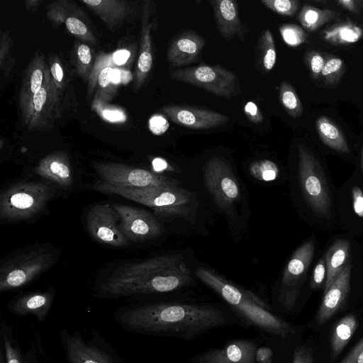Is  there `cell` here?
Returning <instances> with one entry per match:
<instances>
[{"mask_svg":"<svg viewBox=\"0 0 363 363\" xmlns=\"http://www.w3.org/2000/svg\"><path fill=\"white\" fill-rule=\"evenodd\" d=\"M113 317L130 333L195 340L240 322L225 305L185 301L139 302L116 308Z\"/></svg>","mask_w":363,"mask_h":363,"instance_id":"6da1fadb","label":"cell"},{"mask_svg":"<svg viewBox=\"0 0 363 363\" xmlns=\"http://www.w3.org/2000/svg\"><path fill=\"white\" fill-rule=\"evenodd\" d=\"M191 270L181 255H166L123 264L95 285L94 296L119 298L166 294L188 286Z\"/></svg>","mask_w":363,"mask_h":363,"instance_id":"7a4b0ae2","label":"cell"},{"mask_svg":"<svg viewBox=\"0 0 363 363\" xmlns=\"http://www.w3.org/2000/svg\"><path fill=\"white\" fill-rule=\"evenodd\" d=\"M196 275L223 300L240 326L255 330L263 342L274 348L297 334L295 325L277 315L271 305L254 293L205 267L198 268Z\"/></svg>","mask_w":363,"mask_h":363,"instance_id":"3957f363","label":"cell"},{"mask_svg":"<svg viewBox=\"0 0 363 363\" xmlns=\"http://www.w3.org/2000/svg\"><path fill=\"white\" fill-rule=\"evenodd\" d=\"M296 186L302 212L308 223L322 230L338 228L335 195L336 187L329 171L312 150L298 143Z\"/></svg>","mask_w":363,"mask_h":363,"instance_id":"277c9868","label":"cell"},{"mask_svg":"<svg viewBox=\"0 0 363 363\" xmlns=\"http://www.w3.org/2000/svg\"><path fill=\"white\" fill-rule=\"evenodd\" d=\"M60 250L49 243H35L17 249L1 261L0 292L23 288L51 269Z\"/></svg>","mask_w":363,"mask_h":363,"instance_id":"5b68a950","label":"cell"},{"mask_svg":"<svg viewBox=\"0 0 363 363\" xmlns=\"http://www.w3.org/2000/svg\"><path fill=\"white\" fill-rule=\"evenodd\" d=\"M54 194L50 182H18L3 190L0 195L1 222H21L43 212Z\"/></svg>","mask_w":363,"mask_h":363,"instance_id":"8992f818","label":"cell"},{"mask_svg":"<svg viewBox=\"0 0 363 363\" xmlns=\"http://www.w3.org/2000/svg\"><path fill=\"white\" fill-rule=\"evenodd\" d=\"M94 189L100 192L121 196L168 216L187 214L192 201L191 191L177 186L139 188L97 182Z\"/></svg>","mask_w":363,"mask_h":363,"instance_id":"52a82bcc","label":"cell"},{"mask_svg":"<svg viewBox=\"0 0 363 363\" xmlns=\"http://www.w3.org/2000/svg\"><path fill=\"white\" fill-rule=\"evenodd\" d=\"M316 245L315 236L309 237L288 261L274 298V302L281 311L291 313L295 309L313 260Z\"/></svg>","mask_w":363,"mask_h":363,"instance_id":"ba28073f","label":"cell"},{"mask_svg":"<svg viewBox=\"0 0 363 363\" xmlns=\"http://www.w3.org/2000/svg\"><path fill=\"white\" fill-rule=\"evenodd\" d=\"M337 226L350 237L363 236V177L359 169L335 189Z\"/></svg>","mask_w":363,"mask_h":363,"instance_id":"9c48e42d","label":"cell"},{"mask_svg":"<svg viewBox=\"0 0 363 363\" xmlns=\"http://www.w3.org/2000/svg\"><path fill=\"white\" fill-rule=\"evenodd\" d=\"M60 337L68 363H123L115 349L94 330L88 340L67 328L62 330Z\"/></svg>","mask_w":363,"mask_h":363,"instance_id":"30bf717a","label":"cell"},{"mask_svg":"<svg viewBox=\"0 0 363 363\" xmlns=\"http://www.w3.org/2000/svg\"><path fill=\"white\" fill-rule=\"evenodd\" d=\"M172 79L202 88L208 92L225 98L237 93L238 77L235 73L216 65L200 64L197 66L178 69L171 72Z\"/></svg>","mask_w":363,"mask_h":363,"instance_id":"8fae6325","label":"cell"},{"mask_svg":"<svg viewBox=\"0 0 363 363\" xmlns=\"http://www.w3.org/2000/svg\"><path fill=\"white\" fill-rule=\"evenodd\" d=\"M206 186L217 206L227 210L240 198L238 184L228 162L220 157H213L204 168Z\"/></svg>","mask_w":363,"mask_h":363,"instance_id":"7c38bea8","label":"cell"},{"mask_svg":"<svg viewBox=\"0 0 363 363\" xmlns=\"http://www.w3.org/2000/svg\"><path fill=\"white\" fill-rule=\"evenodd\" d=\"M98 174L108 184L132 187H163L177 186L174 180L150 171L116 163L95 165Z\"/></svg>","mask_w":363,"mask_h":363,"instance_id":"4fadbf2b","label":"cell"},{"mask_svg":"<svg viewBox=\"0 0 363 363\" xmlns=\"http://www.w3.org/2000/svg\"><path fill=\"white\" fill-rule=\"evenodd\" d=\"M111 206L119 216L120 229L128 240L140 242L151 240L163 233L161 223L146 210L120 203Z\"/></svg>","mask_w":363,"mask_h":363,"instance_id":"5bb4252c","label":"cell"},{"mask_svg":"<svg viewBox=\"0 0 363 363\" xmlns=\"http://www.w3.org/2000/svg\"><path fill=\"white\" fill-rule=\"evenodd\" d=\"M119 223L118 213L108 203L92 206L86 216L91 236L99 242L115 247L125 246L128 241L121 232Z\"/></svg>","mask_w":363,"mask_h":363,"instance_id":"9a60e30c","label":"cell"},{"mask_svg":"<svg viewBox=\"0 0 363 363\" xmlns=\"http://www.w3.org/2000/svg\"><path fill=\"white\" fill-rule=\"evenodd\" d=\"M260 339L240 337L220 347L209 348L190 359V363H256L255 352Z\"/></svg>","mask_w":363,"mask_h":363,"instance_id":"2e32d148","label":"cell"},{"mask_svg":"<svg viewBox=\"0 0 363 363\" xmlns=\"http://www.w3.org/2000/svg\"><path fill=\"white\" fill-rule=\"evenodd\" d=\"M56 296V290L50 287L45 291H28L20 294L10 299L6 307L16 315H33L38 322L47 318Z\"/></svg>","mask_w":363,"mask_h":363,"instance_id":"e0dca14e","label":"cell"},{"mask_svg":"<svg viewBox=\"0 0 363 363\" xmlns=\"http://www.w3.org/2000/svg\"><path fill=\"white\" fill-rule=\"evenodd\" d=\"M164 113L176 124L192 129H210L224 125L228 117L220 113L197 107L172 105Z\"/></svg>","mask_w":363,"mask_h":363,"instance_id":"ac0fdd59","label":"cell"},{"mask_svg":"<svg viewBox=\"0 0 363 363\" xmlns=\"http://www.w3.org/2000/svg\"><path fill=\"white\" fill-rule=\"evenodd\" d=\"M353 262H350L329 287L323 291V296L316 317L317 324H325L342 307L350 290Z\"/></svg>","mask_w":363,"mask_h":363,"instance_id":"d6986e66","label":"cell"},{"mask_svg":"<svg viewBox=\"0 0 363 363\" xmlns=\"http://www.w3.org/2000/svg\"><path fill=\"white\" fill-rule=\"evenodd\" d=\"M205 40L193 31L177 35L167 51V60L173 67H182L196 62L204 45Z\"/></svg>","mask_w":363,"mask_h":363,"instance_id":"ffe728a7","label":"cell"},{"mask_svg":"<svg viewBox=\"0 0 363 363\" xmlns=\"http://www.w3.org/2000/svg\"><path fill=\"white\" fill-rule=\"evenodd\" d=\"M352 238L346 234L336 237L323 253L327 265V279L323 291L329 287L350 262H353L354 246Z\"/></svg>","mask_w":363,"mask_h":363,"instance_id":"44dd1931","label":"cell"},{"mask_svg":"<svg viewBox=\"0 0 363 363\" xmlns=\"http://www.w3.org/2000/svg\"><path fill=\"white\" fill-rule=\"evenodd\" d=\"M212 5L218 30L222 36L230 40L235 35L241 37L242 24L238 6L235 0H213Z\"/></svg>","mask_w":363,"mask_h":363,"instance_id":"7402d4cb","label":"cell"},{"mask_svg":"<svg viewBox=\"0 0 363 363\" xmlns=\"http://www.w3.org/2000/svg\"><path fill=\"white\" fill-rule=\"evenodd\" d=\"M40 177L67 187L72 184L73 176L69 161L62 154L48 156L34 169Z\"/></svg>","mask_w":363,"mask_h":363,"instance_id":"603a6c76","label":"cell"},{"mask_svg":"<svg viewBox=\"0 0 363 363\" xmlns=\"http://www.w3.org/2000/svg\"><path fill=\"white\" fill-rule=\"evenodd\" d=\"M0 343L4 347L6 363H40L36 345L24 351L14 336L13 329L4 321L0 326Z\"/></svg>","mask_w":363,"mask_h":363,"instance_id":"cb8c5ba5","label":"cell"},{"mask_svg":"<svg viewBox=\"0 0 363 363\" xmlns=\"http://www.w3.org/2000/svg\"><path fill=\"white\" fill-rule=\"evenodd\" d=\"M315 127L319 138L327 147L340 154L350 153L351 150L345 135L330 118L320 116L316 120Z\"/></svg>","mask_w":363,"mask_h":363,"instance_id":"d4e9b609","label":"cell"},{"mask_svg":"<svg viewBox=\"0 0 363 363\" xmlns=\"http://www.w3.org/2000/svg\"><path fill=\"white\" fill-rule=\"evenodd\" d=\"M322 36L332 45H349L362 38L363 30L352 22L342 21L326 28L323 30Z\"/></svg>","mask_w":363,"mask_h":363,"instance_id":"484cf974","label":"cell"},{"mask_svg":"<svg viewBox=\"0 0 363 363\" xmlns=\"http://www.w3.org/2000/svg\"><path fill=\"white\" fill-rule=\"evenodd\" d=\"M340 13L328 9H320L310 4H304L301 9L298 20L304 29L312 32L323 25L337 18Z\"/></svg>","mask_w":363,"mask_h":363,"instance_id":"4316f807","label":"cell"},{"mask_svg":"<svg viewBox=\"0 0 363 363\" xmlns=\"http://www.w3.org/2000/svg\"><path fill=\"white\" fill-rule=\"evenodd\" d=\"M357 320L353 314L347 315L335 325L331 336V353L336 357L347 345L357 327Z\"/></svg>","mask_w":363,"mask_h":363,"instance_id":"83f0119b","label":"cell"},{"mask_svg":"<svg viewBox=\"0 0 363 363\" xmlns=\"http://www.w3.org/2000/svg\"><path fill=\"white\" fill-rule=\"evenodd\" d=\"M256 60L262 72L268 73L274 67L277 61V52L274 40L271 31H262L256 48Z\"/></svg>","mask_w":363,"mask_h":363,"instance_id":"f1b7e54d","label":"cell"},{"mask_svg":"<svg viewBox=\"0 0 363 363\" xmlns=\"http://www.w3.org/2000/svg\"><path fill=\"white\" fill-rule=\"evenodd\" d=\"M279 98L287 113L293 118H298L303 113L301 101L294 87L287 82L281 83L279 88Z\"/></svg>","mask_w":363,"mask_h":363,"instance_id":"f546056e","label":"cell"},{"mask_svg":"<svg viewBox=\"0 0 363 363\" xmlns=\"http://www.w3.org/2000/svg\"><path fill=\"white\" fill-rule=\"evenodd\" d=\"M345 70L344 61L335 56L328 55L321 72V77L327 84H336Z\"/></svg>","mask_w":363,"mask_h":363,"instance_id":"4dcf8cb0","label":"cell"},{"mask_svg":"<svg viewBox=\"0 0 363 363\" xmlns=\"http://www.w3.org/2000/svg\"><path fill=\"white\" fill-rule=\"evenodd\" d=\"M279 32L284 43L290 47L299 46L307 39L305 30L296 24H283L279 26Z\"/></svg>","mask_w":363,"mask_h":363,"instance_id":"1f68e13d","label":"cell"},{"mask_svg":"<svg viewBox=\"0 0 363 363\" xmlns=\"http://www.w3.org/2000/svg\"><path fill=\"white\" fill-rule=\"evenodd\" d=\"M261 3L274 12L287 16L294 15L300 6L297 0H262Z\"/></svg>","mask_w":363,"mask_h":363,"instance_id":"d6a6232c","label":"cell"},{"mask_svg":"<svg viewBox=\"0 0 363 363\" xmlns=\"http://www.w3.org/2000/svg\"><path fill=\"white\" fill-rule=\"evenodd\" d=\"M305 62L313 79H318L325 62V57L317 50H309L305 54Z\"/></svg>","mask_w":363,"mask_h":363,"instance_id":"836d02e7","label":"cell"},{"mask_svg":"<svg viewBox=\"0 0 363 363\" xmlns=\"http://www.w3.org/2000/svg\"><path fill=\"white\" fill-rule=\"evenodd\" d=\"M327 279V265L324 254H323L315 263L310 279V288L315 290L324 288Z\"/></svg>","mask_w":363,"mask_h":363,"instance_id":"e575fe53","label":"cell"},{"mask_svg":"<svg viewBox=\"0 0 363 363\" xmlns=\"http://www.w3.org/2000/svg\"><path fill=\"white\" fill-rule=\"evenodd\" d=\"M253 174L264 180H272L276 178L278 167L272 161L264 160L255 163L252 167Z\"/></svg>","mask_w":363,"mask_h":363,"instance_id":"d590c367","label":"cell"},{"mask_svg":"<svg viewBox=\"0 0 363 363\" xmlns=\"http://www.w3.org/2000/svg\"><path fill=\"white\" fill-rule=\"evenodd\" d=\"M275 352L270 345L260 340L255 352L256 363H274Z\"/></svg>","mask_w":363,"mask_h":363,"instance_id":"8d00e7d4","label":"cell"},{"mask_svg":"<svg viewBox=\"0 0 363 363\" xmlns=\"http://www.w3.org/2000/svg\"><path fill=\"white\" fill-rule=\"evenodd\" d=\"M291 363H314L313 351L306 346H298L293 352Z\"/></svg>","mask_w":363,"mask_h":363,"instance_id":"74e56055","label":"cell"},{"mask_svg":"<svg viewBox=\"0 0 363 363\" xmlns=\"http://www.w3.org/2000/svg\"><path fill=\"white\" fill-rule=\"evenodd\" d=\"M169 128V122L162 116L155 115L149 120V128L150 131L156 135H160L166 132Z\"/></svg>","mask_w":363,"mask_h":363,"instance_id":"f35d334b","label":"cell"},{"mask_svg":"<svg viewBox=\"0 0 363 363\" xmlns=\"http://www.w3.org/2000/svg\"><path fill=\"white\" fill-rule=\"evenodd\" d=\"M340 363H363V338L351 350Z\"/></svg>","mask_w":363,"mask_h":363,"instance_id":"ab89813d","label":"cell"},{"mask_svg":"<svg viewBox=\"0 0 363 363\" xmlns=\"http://www.w3.org/2000/svg\"><path fill=\"white\" fill-rule=\"evenodd\" d=\"M244 112L247 119L252 123H260L263 121V115L253 101H248L245 105Z\"/></svg>","mask_w":363,"mask_h":363,"instance_id":"60d3db41","label":"cell"},{"mask_svg":"<svg viewBox=\"0 0 363 363\" xmlns=\"http://www.w3.org/2000/svg\"><path fill=\"white\" fill-rule=\"evenodd\" d=\"M65 24L68 30L73 34L84 35L87 32L85 24L76 18H68L65 21Z\"/></svg>","mask_w":363,"mask_h":363,"instance_id":"b9f144b4","label":"cell"},{"mask_svg":"<svg viewBox=\"0 0 363 363\" xmlns=\"http://www.w3.org/2000/svg\"><path fill=\"white\" fill-rule=\"evenodd\" d=\"M152 65V56L150 51H143L138 59V67L139 70L146 74L151 69Z\"/></svg>","mask_w":363,"mask_h":363,"instance_id":"7bdbcfd3","label":"cell"},{"mask_svg":"<svg viewBox=\"0 0 363 363\" xmlns=\"http://www.w3.org/2000/svg\"><path fill=\"white\" fill-rule=\"evenodd\" d=\"M47 99V91L45 88L41 87L33 94V104L34 109L36 111H41Z\"/></svg>","mask_w":363,"mask_h":363,"instance_id":"ee69618b","label":"cell"},{"mask_svg":"<svg viewBox=\"0 0 363 363\" xmlns=\"http://www.w3.org/2000/svg\"><path fill=\"white\" fill-rule=\"evenodd\" d=\"M43 72L40 69L33 70L30 77V91L34 94L42 86Z\"/></svg>","mask_w":363,"mask_h":363,"instance_id":"f6af8a7d","label":"cell"},{"mask_svg":"<svg viewBox=\"0 0 363 363\" xmlns=\"http://www.w3.org/2000/svg\"><path fill=\"white\" fill-rule=\"evenodd\" d=\"M337 3L343 9L349 11L350 12L354 13H359V4L360 1L355 0H337Z\"/></svg>","mask_w":363,"mask_h":363,"instance_id":"bcb514c9","label":"cell"},{"mask_svg":"<svg viewBox=\"0 0 363 363\" xmlns=\"http://www.w3.org/2000/svg\"><path fill=\"white\" fill-rule=\"evenodd\" d=\"M103 116L106 120L111 122L124 121L125 120V116L123 113L116 110H104Z\"/></svg>","mask_w":363,"mask_h":363,"instance_id":"7dc6e473","label":"cell"},{"mask_svg":"<svg viewBox=\"0 0 363 363\" xmlns=\"http://www.w3.org/2000/svg\"><path fill=\"white\" fill-rule=\"evenodd\" d=\"M77 55L79 60L84 65H87L91 61V52L89 48L86 45H81L77 50Z\"/></svg>","mask_w":363,"mask_h":363,"instance_id":"c3c4849f","label":"cell"},{"mask_svg":"<svg viewBox=\"0 0 363 363\" xmlns=\"http://www.w3.org/2000/svg\"><path fill=\"white\" fill-rule=\"evenodd\" d=\"M111 72V67H106L101 70L99 77V83L101 87H106L110 83Z\"/></svg>","mask_w":363,"mask_h":363,"instance_id":"681fc988","label":"cell"},{"mask_svg":"<svg viewBox=\"0 0 363 363\" xmlns=\"http://www.w3.org/2000/svg\"><path fill=\"white\" fill-rule=\"evenodd\" d=\"M130 56V52L126 50H120L113 54V60L118 65L126 62Z\"/></svg>","mask_w":363,"mask_h":363,"instance_id":"f907efd6","label":"cell"},{"mask_svg":"<svg viewBox=\"0 0 363 363\" xmlns=\"http://www.w3.org/2000/svg\"><path fill=\"white\" fill-rule=\"evenodd\" d=\"M51 73L53 77L58 82H61L63 78V71L60 65L55 62L51 67Z\"/></svg>","mask_w":363,"mask_h":363,"instance_id":"816d5d0a","label":"cell"},{"mask_svg":"<svg viewBox=\"0 0 363 363\" xmlns=\"http://www.w3.org/2000/svg\"><path fill=\"white\" fill-rule=\"evenodd\" d=\"M152 164L157 171L165 169L167 167V162L161 158H155L152 162Z\"/></svg>","mask_w":363,"mask_h":363,"instance_id":"f5cc1de1","label":"cell"},{"mask_svg":"<svg viewBox=\"0 0 363 363\" xmlns=\"http://www.w3.org/2000/svg\"><path fill=\"white\" fill-rule=\"evenodd\" d=\"M121 71L117 69H112L111 74V82L114 84H118L121 82Z\"/></svg>","mask_w":363,"mask_h":363,"instance_id":"db71d44e","label":"cell"},{"mask_svg":"<svg viewBox=\"0 0 363 363\" xmlns=\"http://www.w3.org/2000/svg\"><path fill=\"white\" fill-rule=\"evenodd\" d=\"M121 82H122L123 83H127L128 82H129L130 80L131 74L130 72H126V71H121Z\"/></svg>","mask_w":363,"mask_h":363,"instance_id":"11a10c76","label":"cell"},{"mask_svg":"<svg viewBox=\"0 0 363 363\" xmlns=\"http://www.w3.org/2000/svg\"><path fill=\"white\" fill-rule=\"evenodd\" d=\"M359 169L360 170L362 177H363V145L360 150V160H359Z\"/></svg>","mask_w":363,"mask_h":363,"instance_id":"9f6ffc18","label":"cell"}]
</instances>
